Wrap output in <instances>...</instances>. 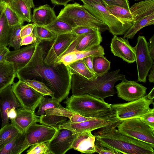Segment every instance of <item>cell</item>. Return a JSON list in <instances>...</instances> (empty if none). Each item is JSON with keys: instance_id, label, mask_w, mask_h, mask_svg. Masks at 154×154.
I'll list each match as a JSON object with an SVG mask.
<instances>
[{"instance_id": "obj_24", "label": "cell", "mask_w": 154, "mask_h": 154, "mask_svg": "<svg viewBox=\"0 0 154 154\" xmlns=\"http://www.w3.org/2000/svg\"><path fill=\"white\" fill-rule=\"evenodd\" d=\"M23 22H31V9L35 7L33 0H3Z\"/></svg>"}, {"instance_id": "obj_10", "label": "cell", "mask_w": 154, "mask_h": 154, "mask_svg": "<svg viewBox=\"0 0 154 154\" xmlns=\"http://www.w3.org/2000/svg\"><path fill=\"white\" fill-rule=\"evenodd\" d=\"M11 87L22 108L35 112V109L44 95L20 80L15 83L13 82Z\"/></svg>"}, {"instance_id": "obj_42", "label": "cell", "mask_w": 154, "mask_h": 154, "mask_svg": "<svg viewBox=\"0 0 154 154\" xmlns=\"http://www.w3.org/2000/svg\"><path fill=\"white\" fill-rule=\"evenodd\" d=\"M144 123L154 129V109L149 108L147 112L140 118Z\"/></svg>"}, {"instance_id": "obj_36", "label": "cell", "mask_w": 154, "mask_h": 154, "mask_svg": "<svg viewBox=\"0 0 154 154\" xmlns=\"http://www.w3.org/2000/svg\"><path fill=\"white\" fill-rule=\"evenodd\" d=\"M46 96H43L38 105V111L35 113L37 116L45 114V111L47 109L62 106L60 103L56 99L49 98Z\"/></svg>"}, {"instance_id": "obj_35", "label": "cell", "mask_w": 154, "mask_h": 154, "mask_svg": "<svg viewBox=\"0 0 154 154\" xmlns=\"http://www.w3.org/2000/svg\"><path fill=\"white\" fill-rule=\"evenodd\" d=\"M23 24H19L11 27L9 37L8 46L13 48L14 50L20 48L21 38L20 35V30Z\"/></svg>"}, {"instance_id": "obj_41", "label": "cell", "mask_w": 154, "mask_h": 154, "mask_svg": "<svg viewBox=\"0 0 154 154\" xmlns=\"http://www.w3.org/2000/svg\"><path fill=\"white\" fill-rule=\"evenodd\" d=\"M75 112L62 106L57 108L48 109L45 111V114H51L67 117L69 119Z\"/></svg>"}, {"instance_id": "obj_33", "label": "cell", "mask_w": 154, "mask_h": 154, "mask_svg": "<svg viewBox=\"0 0 154 154\" xmlns=\"http://www.w3.org/2000/svg\"><path fill=\"white\" fill-rule=\"evenodd\" d=\"M111 62L104 55L94 57L93 61V69L97 76L103 75L110 69Z\"/></svg>"}, {"instance_id": "obj_5", "label": "cell", "mask_w": 154, "mask_h": 154, "mask_svg": "<svg viewBox=\"0 0 154 154\" xmlns=\"http://www.w3.org/2000/svg\"><path fill=\"white\" fill-rule=\"evenodd\" d=\"M57 18L73 28L85 26L98 29L101 32L109 30L107 25L91 14L83 6L77 2L67 4Z\"/></svg>"}, {"instance_id": "obj_28", "label": "cell", "mask_w": 154, "mask_h": 154, "mask_svg": "<svg viewBox=\"0 0 154 154\" xmlns=\"http://www.w3.org/2000/svg\"><path fill=\"white\" fill-rule=\"evenodd\" d=\"M104 5L109 11L123 23L131 26L134 24V19L130 11L116 5Z\"/></svg>"}, {"instance_id": "obj_51", "label": "cell", "mask_w": 154, "mask_h": 154, "mask_svg": "<svg viewBox=\"0 0 154 154\" xmlns=\"http://www.w3.org/2000/svg\"><path fill=\"white\" fill-rule=\"evenodd\" d=\"M9 51V48L7 47H0V62L5 60V57Z\"/></svg>"}, {"instance_id": "obj_57", "label": "cell", "mask_w": 154, "mask_h": 154, "mask_svg": "<svg viewBox=\"0 0 154 154\" xmlns=\"http://www.w3.org/2000/svg\"><path fill=\"white\" fill-rule=\"evenodd\" d=\"M4 6V2L3 0H0V12L3 9Z\"/></svg>"}, {"instance_id": "obj_12", "label": "cell", "mask_w": 154, "mask_h": 154, "mask_svg": "<svg viewBox=\"0 0 154 154\" xmlns=\"http://www.w3.org/2000/svg\"><path fill=\"white\" fill-rule=\"evenodd\" d=\"M122 121L119 119L116 115L104 118H94L83 122L73 123L66 121L60 125L58 129H69L73 133L89 131H91L106 126Z\"/></svg>"}, {"instance_id": "obj_48", "label": "cell", "mask_w": 154, "mask_h": 154, "mask_svg": "<svg viewBox=\"0 0 154 154\" xmlns=\"http://www.w3.org/2000/svg\"><path fill=\"white\" fill-rule=\"evenodd\" d=\"M34 28L33 23H30L23 26L20 32L21 38L31 34L33 31Z\"/></svg>"}, {"instance_id": "obj_38", "label": "cell", "mask_w": 154, "mask_h": 154, "mask_svg": "<svg viewBox=\"0 0 154 154\" xmlns=\"http://www.w3.org/2000/svg\"><path fill=\"white\" fill-rule=\"evenodd\" d=\"M23 82L40 94L54 99V93L43 82L34 79H28Z\"/></svg>"}, {"instance_id": "obj_27", "label": "cell", "mask_w": 154, "mask_h": 154, "mask_svg": "<svg viewBox=\"0 0 154 154\" xmlns=\"http://www.w3.org/2000/svg\"><path fill=\"white\" fill-rule=\"evenodd\" d=\"M25 136L19 133L0 151V154H20L23 151Z\"/></svg>"}, {"instance_id": "obj_54", "label": "cell", "mask_w": 154, "mask_h": 154, "mask_svg": "<svg viewBox=\"0 0 154 154\" xmlns=\"http://www.w3.org/2000/svg\"><path fill=\"white\" fill-rule=\"evenodd\" d=\"M148 80L151 83H154V64L150 69V73L148 76Z\"/></svg>"}, {"instance_id": "obj_34", "label": "cell", "mask_w": 154, "mask_h": 154, "mask_svg": "<svg viewBox=\"0 0 154 154\" xmlns=\"http://www.w3.org/2000/svg\"><path fill=\"white\" fill-rule=\"evenodd\" d=\"M67 119V117L63 116L45 114L40 116L39 122L57 130L60 125Z\"/></svg>"}, {"instance_id": "obj_4", "label": "cell", "mask_w": 154, "mask_h": 154, "mask_svg": "<svg viewBox=\"0 0 154 154\" xmlns=\"http://www.w3.org/2000/svg\"><path fill=\"white\" fill-rule=\"evenodd\" d=\"M64 103L67 109L86 117L104 118L116 115L111 104L87 94L72 95Z\"/></svg>"}, {"instance_id": "obj_15", "label": "cell", "mask_w": 154, "mask_h": 154, "mask_svg": "<svg viewBox=\"0 0 154 154\" xmlns=\"http://www.w3.org/2000/svg\"><path fill=\"white\" fill-rule=\"evenodd\" d=\"M77 133L65 128H59L53 138L48 142L49 147L51 154H64L72 149L73 142Z\"/></svg>"}, {"instance_id": "obj_7", "label": "cell", "mask_w": 154, "mask_h": 154, "mask_svg": "<svg viewBox=\"0 0 154 154\" xmlns=\"http://www.w3.org/2000/svg\"><path fill=\"white\" fill-rule=\"evenodd\" d=\"M117 127L121 133L154 146V129L140 118L123 121Z\"/></svg>"}, {"instance_id": "obj_22", "label": "cell", "mask_w": 154, "mask_h": 154, "mask_svg": "<svg viewBox=\"0 0 154 154\" xmlns=\"http://www.w3.org/2000/svg\"><path fill=\"white\" fill-rule=\"evenodd\" d=\"M95 141V137L91 131L78 133L71 148L82 153H94L96 152Z\"/></svg>"}, {"instance_id": "obj_20", "label": "cell", "mask_w": 154, "mask_h": 154, "mask_svg": "<svg viewBox=\"0 0 154 154\" xmlns=\"http://www.w3.org/2000/svg\"><path fill=\"white\" fill-rule=\"evenodd\" d=\"M10 85L0 92V112L2 128L9 123L7 113L12 108H22Z\"/></svg>"}, {"instance_id": "obj_1", "label": "cell", "mask_w": 154, "mask_h": 154, "mask_svg": "<svg viewBox=\"0 0 154 154\" xmlns=\"http://www.w3.org/2000/svg\"><path fill=\"white\" fill-rule=\"evenodd\" d=\"M45 58L43 48L40 43L28 63L16 70V77L23 81L34 79L43 82L60 103L68 97L71 89L72 74L68 66L63 63L47 64Z\"/></svg>"}, {"instance_id": "obj_39", "label": "cell", "mask_w": 154, "mask_h": 154, "mask_svg": "<svg viewBox=\"0 0 154 154\" xmlns=\"http://www.w3.org/2000/svg\"><path fill=\"white\" fill-rule=\"evenodd\" d=\"M4 10L8 25L10 27L19 24H23L22 21L16 14L5 2Z\"/></svg>"}, {"instance_id": "obj_14", "label": "cell", "mask_w": 154, "mask_h": 154, "mask_svg": "<svg viewBox=\"0 0 154 154\" xmlns=\"http://www.w3.org/2000/svg\"><path fill=\"white\" fill-rule=\"evenodd\" d=\"M75 39L58 57L55 63H63L67 66L74 62L82 59L88 56L95 57L104 55V48L100 45L86 51L76 50L74 45Z\"/></svg>"}, {"instance_id": "obj_2", "label": "cell", "mask_w": 154, "mask_h": 154, "mask_svg": "<svg viewBox=\"0 0 154 154\" xmlns=\"http://www.w3.org/2000/svg\"><path fill=\"white\" fill-rule=\"evenodd\" d=\"M120 71L118 69L108 72L92 79L72 74L71 85L72 95L79 96L87 94L103 100L113 96L116 93L114 88L116 83L126 79L124 75L119 73Z\"/></svg>"}, {"instance_id": "obj_50", "label": "cell", "mask_w": 154, "mask_h": 154, "mask_svg": "<svg viewBox=\"0 0 154 154\" xmlns=\"http://www.w3.org/2000/svg\"><path fill=\"white\" fill-rule=\"evenodd\" d=\"M148 44L149 53L152 59L154 60V35L149 39Z\"/></svg>"}, {"instance_id": "obj_18", "label": "cell", "mask_w": 154, "mask_h": 154, "mask_svg": "<svg viewBox=\"0 0 154 154\" xmlns=\"http://www.w3.org/2000/svg\"><path fill=\"white\" fill-rule=\"evenodd\" d=\"M40 42L38 41L26 47L10 51L5 60L12 63L16 70L23 67L30 60Z\"/></svg>"}, {"instance_id": "obj_6", "label": "cell", "mask_w": 154, "mask_h": 154, "mask_svg": "<svg viewBox=\"0 0 154 154\" xmlns=\"http://www.w3.org/2000/svg\"><path fill=\"white\" fill-rule=\"evenodd\" d=\"M134 23L124 34L123 38H133L141 29L154 24V0H145L135 3L130 8Z\"/></svg>"}, {"instance_id": "obj_23", "label": "cell", "mask_w": 154, "mask_h": 154, "mask_svg": "<svg viewBox=\"0 0 154 154\" xmlns=\"http://www.w3.org/2000/svg\"><path fill=\"white\" fill-rule=\"evenodd\" d=\"M101 32L97 29L93 32L76 35L74 40L75 48L79 51H85L100 45L102 41Z\"/></svg>"}, {"instance_id": "obj_8", "label": "cell", "mask_w": 154, "mask_h": 154, "mask_svg": "<svg viewBox=\"0 0 154 154\" xmlns=\"http://www.w3.org/2000/svg\"><path fill=\"white\" fill-rule=\"evenodd\" d=\"M84 7L93 15L105 23L114 35L124 34L131 26L123 23L109 11L103 4L83 3Z\"/></svg>"}, {"instance_id": "obj_55", "label": "cell", "mask_w": 154, "mask_h": 154, "mask_svg": "<svg viewBox=\"0 0 154 154\" xmlns=\"http://www.w3.org/2000/svg\"><path fill=\"white\" fill-rule=\"evenodd\" d=\"M83 3H94L100 4H103L101 0H80Z\"/></svg>"}, {"instance_id": "obj_46", "label": "cell", "mask_w": 154, "mask_h": 154, "mask_svg": "<svg viewBox=\"0 0 154 154\" xmlns=\"http://www.w3.org/2000/svg\"><path fill=\"white\" fill-rule=\"evenodd\" d=\"M37 41V38L32 31L31 34L22 38L20 45L21 46L29 45L35 43Z\"/></svg>"}, {"instance_id": "obj_53", "label": "cell", "mask_w": 154, "mask_h": 154, "mask_svg": "<svg viewBox=\"0 0 154 154\" xmlns=\"http://www.w3.org/2000/svg\"><path fill=\"white\" fill-rule=\"evenodd\" d=\"M7 116L10 119H14L16 116V109L12 108L7 113Z\"/></svg>"}, {"instance_id": "obj_31", "label": "cell", "mask_w": 154, "mask_h": 154, "mask_svg": "<svg viewBox=\"0 0 154 154\" xmlns=\"http://www.w3.org/2000/svg\"><path fill=\"white\" fill-rule=\"evenodd\" d=\"M42 26L48 29L57 36L71 33L73 29L68 23L57 18L49 24Z\"/></svg>"}, {"instance_id": "obj_26", "label": "cell", "mask_w": 154, "mask_h": 154, "mask_svg": "<svg viewBox=\"0 0 154 154\" xmlns=\"http://www.w3.org/2000/svg\"><path fill=\"white\" fill-rule=\"evenodd\" d=\"M16 77V70L12 63L6 60L0 62V92L11 85Z\"/></svg>"}, {"instance_id": "obj_30", "label": "cell", "mask_w": 154, "mask_h": 154, "mask_svg": "<svg viewBox=\"0 0 154 154\" xmlns=\"http://www.w3.org/2000/svg\"><path fill=\"white\" fill-rule=\"evenodd\" d=\"M20 133L11 124L8 123L0 129V151Z\"/></svg>"}, {"instance_id": "obj_56", "label": "cell", "mask_w": 154, "mask_h": 154, "mask_svg": "<svg viewBox=\"0 0 154 154\" xmlns=\"http://www.w3.org/2000/svg\"><path fill=\"white\" fill-rule=\"evenodd\" d=\"M154 87H153L149 93L146 95L147 99L149 100H154Z\"/></svg>"}, {"instance_id": "obj_58", "label": "cell", "mask_w": 154, "mask_h": 154, "mask_svg": "<svg viewBox=\"0 0 154 154\" xmlns=\"http://www.w3.org/2000/svg\"><path fill=\"white\" fill-rule=\"evenodd\" d=\"M135 1H144V0H134Z\"/></svg>"}, {"instance_id": "obj_45", "label": "cell", "mask_w": 154, "mask_h": 154, "mask_svg": "<svg viewBox=\"0 0 154 154\" xmlns=\"http://www.w3.org/2000/svg\"><path fill=\"white\" fill-rule=\"evenodd\" d=\"M97 29L87 26H80L73 28L71 33L79 35L94 32Z\"/></svg>"}, {"instance_id": "obj_25", "label": "cell", "mask_w": 154, "mask_h": 154, "mask_svg": "<svg viewBox=\"0 0 154 154\" xmlns=\"http://www.w3.org/2000/svg\"><path fill=\"white\" fill-rule=\"evenodd\" d=\"M57 18L53 8L48 4L34 8L31 16V22L36 25H47Z\"/></svg>"}, {"instance_id": "obj_44", "label": "cell", "mask_w": 154, "mask_h": 154, "mask_svg": "<svg viewBox=\"0 0 154 154\" xmlns=\"http://www.w3.org/2000/svg\"><path fill=\"white\" fill-rule=\"evenodd\" d=\"M96 152L100 154H120L118 152L105 146L95 141Z\"/></svg>"}, {"instance_id": "obj_40", "label": "cell", "mask_w": 154, "mask_h": 154, "mask_svg": "<svg viewBox=\"0 0 154 154\" xmlns=\"http://www.w3.org/2000/svg\"><path fill=\"white\" fill-rule=\"evenodd\" d=\"M48 142L34 144L27 151V154H51L49 147Z\"/></svg>"}, {"instance_id": "obj_19", "label": "cell", "mask_w": 154, "mask_h": 154, "mask_svg": "<svg viewBox=\"0 0 154 154\" xmlns=\"http://www.w3.org/2000/svg\"><path fill=\"white\" fill-rule=\"evenodd\" d=\"M110 47L111 51L114 56L122 58L129 63L135 61L134 47L131 46L125 38L114 35Z\"/></svg>"}, {"instance_id": "obj_17", "label": "cell", "mask_w": 154, "mask_h": 154, "mask_svg": "<svg viewBox=\"0 0 154 154\" xmlns=\"http://www.w3.org/2000/svg\"><path fill=\"white\" fill-rule=\"evenodd\" d=\"M76 37V35L71 33L57 35L45 56V63L50 65L54 64L58 57Z\"/></svg>"}, {"instance_id": "obj_49", "label": "cell", "mask_w": 154, "mask_h": 154, "mask_svg": "<svg viewBox=\"0 0 154 154\" xmlns=\"http://www.w3.org/2000/svg\"><path fill=\"white\" fill-rule=\"evenodd\" d=\"M94 57L89 56L84 58L82 60L90 70L95 74L93 68V61Z\"/></svg>"}, {"instance_id": "obj_52", "label": "cell", "mask_w": 154, "mask_h": 154, "mask_svg": "<svg viewBox=\"0 0 154 154\" xmlns=\"http://www.w3.org/2000/svg\"><path fill=\"white\" fill-rule=\"evenodd\" d=\"M72 0H51L53 4L59 5H65L67 3Z\"/></svg>"}, {"instance_id": "obj_21", "label": "cell", "mask_w": 154, "mask_h": 154, "mask_svg": "<svg viewBox=\"0 0 154 154\" xmlns=\"http://www.w3.org/2000/svg\"><path fill=\"white\" fill-rule=\"evenodd\" d=\"M16 116L14 119H10L11 124L19 131L24 134L32 124L39 122L38 116L34 112L22 108L16 109Z\"/></svg>"}, {"instance_id": "obj_43", "label": "cell", "mask_w": 154, "mask_h": 154, "mask_svg": "<svg viewBox=\"0 0 154 154\" xmlns=\"http://www.w3.org/2000/svg\"><path fill=\"white\" fill-rule=\"evenodd\" d=\"M103 5H116L130 11V6L128 0H101Z\"/></svg>"}, {"instance_id": "obj_11", "label": "cell", "mask_w": 154, "mask_h": 154, "mask_svg": "<svg viewBox=\"0 0 154 154\" xmlns=\"http://www.w3.org/2000/svg\"><path fill=\"white\" fill-rule=\"evenodd\" d=\"M134 48L138 74L137 81L145 83L154 63L149 53L148 43L144 36H138Z\"/></svg>"}, {"instance_id": "obj_16", "label": "cell", "mask_w": 154, "mask_h": 154, "mask_svg": "<svg viewBox=\"0 0 154 154\" xmlns=\"http://www.w3.org/2000/svg\"><path fill=\"white\" fill-rule=\"evenodd\" d=\"M119 97L128 101H132L145 96L147 88L134 81L127 79L115 86Z\"/></svg>"}, {"instance_id": "obj_9", "label": "cell", "mask_w": 154, "mask_h": 154, "mask_svg": "<svg viewBox=\"0 0 154 154\" xmlns=\"http://www.w3.org/2000/svg\"><path fill=\"white\" fill-rule=\"evenodd\" d=\"M154 100H149L145 96L135 100L123 103L111 104L112 109L118 118L122 121L140 118L154 104Z\"/></svg>"}, {"instance_id": "obj_47", "label": "cell", "mask_w": 154, "mask_h": 154, "mask_svg": "<svg viewBox=\"0 0 154 154\" xmlns=\"http://www.w3.org/2000/svg\"><path fill=\"white\" fill-rule=\"evenodd\" d=\"M95 118L86 117L79 114L75 113L69 119V121L73 123H78Z\"/></svg>"}, {"instance_id": "obj_37", "label": "cell", "mask_w": 154, "mask_h": 154, "mask_svg": "<svg viewBox=\"0 0 154 154\" xmlns=\"http://www.w3.org/2000/svg\"><path fill=\"white\" fill-rule=\"evenodd\" d=\"M33 32L36 36L38 41H53L57 36L47 29L34 23Z\"/></svg>"}, {"instance_id": "obj_29", "label": "cell", "mask_w": 154, "mask_h": 154, "mask_svg": "<svg viewBox=\"0 0 154 154\" xmlns=\"http://www.w3.org/2000/svg\"><path fill=\"white\" fill-rule=\"evenodd\" d=\"M67 66L72 74L78 75L88 79H94L97 76L90 70L82 59L74 62Z\"/></svg>"}, {"instance_id": "obj_13", "label": "cell", "mask_w": 154, "mask_h": 154, "mask_svg": "<svg viewBox=\"0 0 154 154\" xmlns=\"http://www.w3.org/2000/svg\"><path fill=\"white\" fill-rule=\"evenodd\" d=\"M57 130L43 124L33 123L24 133L25 139L23 151L34 144L50 141L54 137Z\"/></svg>"}, {"instance_id": "obj_3", "label": "cell", "mask_w": 154, "mask_h": 154, "mask_svg": "<svg viewBox=\"0 0 154 154\" xmlns=\"http://www.w3.org/2000/svg\"><path fill=\"white\" fill-rule=\"evenodd\" d=\"M121 122L99 128L94 133L95 141L120 154H154V146L120 132L116 128Z\"/></svg>"}, {"instance_id": "obj_32", "label": "cell", "mask_w": 154, "mask_h": 154, "mask_svg": "<svg viewBox=\"0 0 154 154\" xmlns=\"http://www.w3.org/2000/svg\"><path fill=\"white\" fill-rule=\"evenodd\" d=\"M4 8L0 12V47L8 46L11 29L4 13Z\"/></svg>"}]
</instances>
